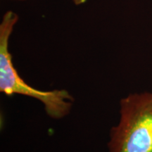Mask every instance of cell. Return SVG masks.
Instances as JSON below:
<instances>
[{
    "label": "cell",
    "instance_id": "obj_4",
    "mask_svg": "<svg viewBox=\"0 0 152 152\" xmlns=\"http://www.w3.org/2000/svg\"><path fill=\"white\" fill-rule=\"evenodd\" d=\"M17 1H24V0H17Z\"/></svg>",
    "mask_w": 152,
    "mask_h": 152
},
{
    "label": "cell",
    "instance_id": "obj_1",
    "mask_svg": "<svg viewBox=\"0 0 152 152\" xmlns=\"http://www.w3.org/2000/svg\"><path fill=\"white\" fill-rule=\"evenodd\" d=\"M18 20V16L8 11L0 23V92L7 96L23 95L43 104L47 115L52 119L64 118L71 113L74 99L66 90L42 91L26 83L14 67L9 49V38Z\"/></svg>",
    "mask_w": 152,
    "mask_h": 152
},
{
    "label": "cell",
    "instance_id": "obj_2",
    "mask_svg": "<svg viewBox=\"0 0 152 152\" xmlns=\"http://www.w3.org/2000/svg\"><path fill=\"white\" fill-rule=\"evenodd\" d=\"M109 152H152V92H134L119 103V120L112 127Z\"/></svg>",
    "mask_w": 152,
    "mask_h": 152
},
{
    "label": "cell",
    "instance_id": "obj_3",
    "mask_svg": "<svg viewBox=\"0 0 152 152\" xmlns=\"http://www.w3.org/2000/svg\"><path fill=\"white\" fill-rule=\"evenodd\" d=\"M75 5H80L86 2L87 0H72Z\"/></svg>",
    "mask_w": 152,
    "mask_h": 152
}]
</instances>
